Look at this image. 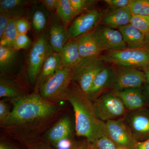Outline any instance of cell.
Here are the masks:
<instances>
[{
  "label": "cell",
  "instance_id": "836d02e7",
  "mask_svg": "<svg viewBox=\"0 0 149 149\" xmlns=\"http://www.w3.org/2000/svg\"><path fill=\"white\" fill-rule=\"evenodd\" d=\"M131 0H105L106 3L111 10L117 9L128 6Z\"/></svg>",
  "mask_w": 149,
  "mask_h": 149
},
{
  "label": "cell",
  "instance_id": "f546056e",
  "mask_svg": "<svg viewBox=\"0 0 149 149\" xmlns=\"http://www.w3.org/2000/svg\"><path fill=\"white\" fill-rule=\"evenodd\" d=\"M128 6L133 15L149 16V0H131Z\"/></svg>",
  "mask_w": 149,
  "mask_h": 149
},
{
  "label": "cell",
  "instance_id": "8d00e7d4",
  "mask_svg": "<svg viewBox=\"0 0 149 149\" xmlns=\"http://www.w3.org/2000/svg\"><path fill=\"white\" fill-rule=\"evenodd\" d=\"M71 137L62 139L58 141L54 146L56 149H71L74 143H73Z\"/></svg>",
  "mask_w": 149,
  "mask_h": 149
},
{
  "label": "cell",
  "instance_id": "cb8c5ba5",
  "mask_svg": "<svg viewBox=\"0 0 149 149\" xmlns=\"http://www.w3.org/2000/svg\"><path fill=\"white\" fill-rule=\"evenodd\" d=\"M18 52L10 47L0 46V72L1 75L8 72L15 65Z\"/></svg>",
  "mask_w": 149,
  "mask_h": 149
},
{
  "label": "cell",
  "instance_id": "f6af8a7d",
  "mask_svg": "<svg viewBox=\"0 0 149 149\" xmlns=\"http://www.w3.org/2000/svg\"><path fill=\"white\" fill-rule=\"evenodd\" d=\"M118 149H125L123 148H118Z\"/></svg>",
  "mask_w": 149,
  "mask_h": 149
},
{
  "label": "cell",
  "instance_id": "7bdbcfd3",
  "mask_svg": "<svg viewBox=\"0 0 149 149\" xmlns=\"http://www.w3.org/2000/svg\"><path fill=\"white\" fill-rule=\"evenodd\" d=\"M146 76V83L149 85V66L143 70Z\"/></svg>",
  "mask_w": 149,
  "mask_h": 149
},
{
  "label": "cell",
  "instance_id": "484cf974",
  "mask_svg": "<svg viewBox=\"0 0 149 149\" xmlns=\"http://www.w3.org/2000/svg\"><path fill=\"white\" fill-rule=\"evenodd\" d=\"M32 3L28 0H1L0 12H17L25 10L26 7Z\"/></svg>",
  "mask_w": 149,
  "mask_h": 149
},
{
  "label": "cell",
  "instance_id": "d6986e66",
  "mask_svg": "<svg viewBox=\"0 0 149 149\" xmlns=\"http://www.w3.org/2000/svg\"><path fill=\"white\" fill-rule=\"evenodd\" d=\"M59 54L60 58V68H65L72 70L82 59L75 39L68 40Z\"/></svg>",
  "mask_w": 149,
  "mask_h": 149
},
{
  "label": "cell",
  "instance_id": "5bb4252c",
  "mask_svg": "<svg viewBox=\"0 0 149 149\" xmlns=\"http://www.w3.org/2000/svg\"><path fill=\"white\" fill-rule=\"evenodd\" d=\"M115 93L128 111L138 110L148 107L142 88L125 89Z\"/></svg>",
  "mask_w": 149,
  "mask_h": 149
},
{
  "label": "cell",
  "instance_id": "60d3db41",
  "mask_svg": "<svg viewBox=\"0 0 149 149\" xmlns=\"http://www.w3.org/2000/svg\"><path fill=\"white\" fill-rule=\"evenodd\" d=\"M142 89H143V93L145 96V97L146 99L149 107V85L145 83Z\"/></svg>",
  "mask_w": 149,
  "mask_h": 149
},
{
  "label": "cell",
  "instance_id": "b9f144b4",
  "mask_svg": "<svg viewBox=\"0 0 149 149\" xmlns=\"http://www.w3.org/2000/svg\"><path fill=\"white\" fill-rule=\"evenodd\" d=\"M71 149H89L88 144L74 143Z\"/></svg>",
  "mask_w": 149,
  "mask_h": 149
},
{
  "label": "cell",
  "instance_id": "f35d334b",
  "mask_svg": "<svg viewBox=\"0 0 149 149\" xmlns=\"http://www.w3.org/2000/svg\"><path fill=\"white\" fill-rule=\"evenodd\" d=\"M134 149H149V139L143 141L136 142Z\"/></svg>",
  "mask_w": 149,
  "mask_h": 149
},
{
  "label": "cell",
  "instance_id": "1f68e13d",
  "mask_svg": "<svg viewBox=\"0 0 149 149\" xmlns=\"http://www.w3.org/2000/svg\"><path fill=\"white\" fill-rule=\"evenodd\" d=\"M31 45V40L27 34H21L18 35L10 47L18 52L20 50L28 49Z\"/></svg>",
  "mask_w": 149,
  "mask_h": 149
},
{
  "label": "cell",
  "instance_id": "d590c367",
  "mask_svg": "<svg viewBox=\"0 0 149 149\" xmlns=\"http://www.w3.org/2000/svg\"><path fill=\"white\" fill-rule=\"evenodd\" d=\"M27 149H56L50 146L40 139L31 142L26 146Z\"/></svg>",
  "mask_w": 149,
  "mask_h": 149
},
{
  "label": "cell",
  "instance_id": "44dd1931",
  "mask_svg": "<svg viewBox=\"0 0 149 149\" xmlns=\"http://www.w3.org/2000/svg\"><path fill=\"white\" fill-rule=\"evenodd\" d=\"M127 47L129 49L145 48V36L132 24H129L118 29Z\"/></svg>",
  "mask_w": 149,
  "mask_h": 149
},
{
  "label": "cell",
  "instance_id": "9a60e30c",
  "mask_svg": "<svg viewBox=\"0 0 149 149\" xmlns=\"http://www.w3.org/2000/svg\"><path fill=\"white\" fill-rule=\"evenodd\" d=\"M49 44L53 52L60 54L68 41L67 29L58 17L51 22L48 33Z\"/></svg>",
  "mask_w": 149,
  "mask_h": 149
},
{
  "label": "cell",
  "instance_id": "4fadbf2b",
  "mask_svg": "<svg viewBox=\"0 0 149 149\" xmlns=\"http://www.w3.org/2000/svg\"><path fill=\"white\" fill-rule=\"evenodd\" d=\"M116 73V69L114 67L105 65L98 73L87 95L91 101L93 102L106 92L112 90Z\"/></svg>",
  "mask_w": 149,
  "mask_h": 149
},
{
  "label": "cell",
  "instance_id": "ab89813d",
  "mask_svg": "<svg viewBox=\"0 0 149 149\" xmlns=\"http://www.w3.org/2000/svg\"><path fill=\"white\" fill-rule=\"evenodd\" d=\"M0 149H19L13 145L7 142L1 141L0 143Z\"/></svg>",
  "mask_w": 149,
  "mask_h": 149
},
{
  "label": "cell",
  "instance_id": "30bf717a",
  "mask_svg": "<svg viewBox=\"0 0 149 149\" xmlns=\"http://www.w3.org/2000/svg\"><path fill=\"white\" fill-rule=\"evenodd\" d=\"M91 34L103 52L127 48L122 34L118 29L100 24L91 32Z\"/></svg>",
  "mask_w": 149,
  "mask_h": 149
},
{
  "label": "cell",
  "instance_id": "e575fe53",
  "mask_svg": "<svg viewBox=\"0 0 149 149\" xmlns=\"http://www.w3.org/2000/svg\"><path fill=\"white\" fill-rule=\"evenodd\" d=\"M11 111L8 104L5 100H2L0 101V123L2 124L4 121L7 118Z\"/></svg>",
  "mask_w": 149,
  "mask_h": 149
},
{
  "label": "cell",
  "instance_id": "6da1fadb",
  "mask_svg": "<svg viewBox=\"0 0 149 149\" xmlns=\"http://www.w3.org/2000/svg\"><path fill=\"white\" fill-rule=\"evenodd\" d=\"M8 100L13 109L1 127L25 146L40 139L39 135L61 113L58 104L46 100L37 92Z\"/></svg>",
  "mask_w": 149,
  "mask_h": 149
},
{
  "label": "cell",
  "instance_id": "d6a6232c",
  "mask_svg": "<svg viewBox=\"0 0 149 149\" xmlns=\"http://www.w3.org/2000/svg\"><path fill=\"white\" fill-rule=\"evenodd\" d=\"M15 25L18 35L27 34L31 28L30 22L24 17L16 18Z\"/></svg>",
  "mask_w": 149,
  "mask_h": 149
},
{
  "label": "cell",
  "instance_id": "277c9868",
  "mask_svg": "<svg viewBox=\"0 0 149 149\" xmlns=\"http://www.w3.org/2000/svg\"><path fill=\"white\" fill-rule=\"evenodd\" d=\"M105 63L121 68L143 69L149 66V49H129L107 51L102 54Z\"/></svg>",
  "mask_w": 149,
  "mask_h": 149
},
{
  "label": "cell",
  "instance_id": "603a6c76",
  "mask_svg": "<svg viewBox=\"0 0 149 149\" xmlns=\"http://www.w3.org/2000/svg\"><path fill=\"white\" fill-rule=\"evenodd\" d=\"M49 12L42 4L34 5L31 13V24L35 32L41 34L45 29L49 21Z\"/></svg>",
  "mask_w": 149,
  "mask_h": 149
},
{
  "label": "cell",
  "instance_id": "4316f807",
  "mask_svg": "<svg viewBox=\"0 0 149 149\" xmlns=\"http://www.w3.org/2000/svg\"><path fill=\"white\" fill-rule=\"evenodd\" d=\"M15 19H12L6 27L1 37H0V46L11 47L18 36L15 25Z\"/></svg>",
  "mask_w": 149,
  "mask_h": 149
},
{
  "label": "cell",
  "instance_id": "8992f818",
  "mask_svg": "<svg viewBox=\"0 0 149 149\" xmlns=\"http://www.w3.org/2000/svg\"><path fill=\"white\" fill-rule=\"evenodd\" d=\"M101 56L82 59L72 70V80L88 95L96 75L105 66Z\"/></svg>",
  "mask_w": 149,
  "mask_h": 149
},
{
  "label": "cell",
  "instance_id": "5b68a950",
  "mask_svg": "<svg viewBox=\"0 0 149 149\" xmlns=\"http://www.w3.org/2000/svg\"><path fill=\"white\" fill-rule=\"evenodd\" d=\"M93 103L96 117L104 122L123 118L128 111L119 97L113 90L104 93Z\"/></svg>",
  "mask_w": 149,
  "mask_h": 149
},
{
  "label": "cell",
  "instance_id": "d4e9b609",
  "mask_svg": "<svg viewBox=\"0 0 149 149\" xmlns=\"http://www.w3.org/2000/svg\"><path fill=\"white\" fill-rule=\"evenodd\" d=\"M56 13L65 27L68 29L70 23L75 17L70 0H58Z\"/></svg>",
  "mask_w": 149,
  "mask_h": 149
},
{
  "label": "cell",
  "instance_id": "52a82bcc",
  "mask_svg": "<svg viewBox=\"0 0 149 149\" xmlns=\"http://www.w3.org/2000/svg\"><path fill=\"white\" fill-rule=\"evenodd\" d=\"M52 52L53 51L49 44L48 34L43 32L33 43L29 51L27 72L30 84H35L47 56Z\"/></svg>",
  "mask_w": 149,
  "mask_h": 149
},
{
  "label": "cell",
  "instance_id": "ba28073f",
  "mask_svg": "<svg viewBox=\"0 0 149 149\" xmlns=\"http://www.w3.org/2000/svg\"><path fill=\"white\" fill-rule=\"evenodd\" d=\"M103 15L102 12L95 8L79 15L68 27V41L91 33L101 24Z\"/></svg>",
  "mask_w": 149,
  "mask_h": 149
},
{
  "label": "cell",
  "instance_id": "e0dca14e",
  "mask_svg": "<svg viewBox=\"0 0 149 149\" xmlns=\"http://www.w3.org/2000/svg\"><path fill=\"white\" fill-rule=\"evenodd\" d=\"M72 126L69 116L60 118L46 132L45 138L54 147L62 139L70 138L72 136Z\"/></svg>",
  "mask_w": 149,
  "mask_h": 149
},
{
  "label": "cell",
  "instance_id": "ffe728a7",
  "mask_svg": "<svg viewBox=\"0 0 149 149\" xmlns=\"http://www.w3.org/2000/svg\"><path fill=\"white\" fill-rule=\"evenodd\" d=\"M82 59L90 58L101 55L103 51L93 38L91 32L75 39Z\"/></svg>",
  "mask_w": 149,
  "mask_h": 149
},
{
  "label": "cell",
  "instance_id": "3957f363",
  "mask_svg": "<svg viewBox=\"0 0 149 149\" xmlns=\"http://www.w3.org/2000/svg\"><path fill=\"white\" fill-rule=\"evenodd\" d=\"M72 81V70L59 68L40 86L38 93L46 100L58 104L66 100Z\"/></svg>",
  "mask_w": 149,
  "mask_h": 149
},
{
  "label": "cell",
  "instance_id": "ee69618b",
  "mask_svg": "<svg viewBox=\"0 0 149 149\" xmlns=\"http://www.w3.org/2000/svg\"><path fill=\"white\" fill-rule=\"evenodd\" d=\"M145 48L149 49V32L145 35Z\"/></svg>",
  "mask_w": 149,
  "mask_h": 149
},
{
  "label": "cell",
  "instance_id": "74e56055",
  "mask_svg": "<svg viewBox=\"0 0 149 149\" xmlns=\"http://www.w3.org/2000/svg\"><path fill=\"white\" fill-rule=\"evenodd\" d=\"M41 3L49 12H56L58 0H42L41 1Z\"/></svg>",
  "mask_w": 149,
  "mask_h": 149
},
{
  "label": "cell",
  "instance_id": "7a4b0ae2",
  "mask_svg": "<svg viewBox=\"0 0 149 149\" xmlns=\"http://www.w3.org/2000/svg\"><path fill=\"white\" fill-rule=\"evenodd\" d=\"M66 100L74 110L77 136L85 137L88 143H92L105 132V122L96 117L93 102L77 85L70 84Z\"/></svg>",
  "mask_w": 149,
  "mask_h": 149
},
{
  "label": "cell",
  "instance_id": "ac0fdd59",
  "mask_svg": "<svg viewBox=\"0 0 149 149\" xmlns=\"http://www.w3.org/2000/svg\"><path fill=\"white\" fill-rule=\"evenodd\" d=\"M59 54L52 52L48 54L35 83V92L38 93L40 86L49 78L60 68Z\"/></svg>",
  "mask_w": 149,
  "mask_h": 149
},
{
  "label": "cell",
  "instance_id": "8fae6325",
  "mask_svg": "<svg viewBox=\"0 0 149 149\" xmlns=\"http://www.w3.org/2000/svg\"><path fill=\"white\" fill-rule=\"evenodd\" d=\"M137 142L149 139V107L127 111L123 117Z\"/></svg>",
  "mask_w": 149,
  "mask_h": 149
},
{
  "label": "cell",
  "instance_id": "f1b7e54d",
  "mask_svg": "<svg viewBox=\"0 0 149 149\" xmlns=\"http://www.w3.org/2000/svg\"><path fill=\"white\" fill-rule=\"evenodd\" d=\"M88 143L89 149H118L119 148L110 139L106 131L94 142Z\"/></svg>",
  "mask_w": 149,
  "mask_h": 149
},
{
  "label": "cell",
  "instance_id": "4dcf8cb0",
  "mask_svg": "<svg viewBox=\"0 0 149 149\" xmlns=\"http://www.w3.org/2000/svg\"><path fill=\"white\" fill-rule=\"evenodd\" d=\"M130 24L139 29L145 36L149 32V16L133 15Z\"/></svg>",
  "mask_w": 149,
  "mask_h": 149
},
{
  "label": "cell",
  "instance_id": "7c38bea8",
  "mask_svg": "<svg viewBox=\"0 0 149 149\" xmlns=\"http://www.w3.org/2000/svg\"><path fill=\"white\" fill-rule=\"evenodd\" d=\"M112 90L115 92L131 88H143L146 82L143 70L136 68L119 67Z\"/></svg>",
  "mask_w": 149,
  "mask_h": 149
},
{
  "label": "cell",
  "instance_id": "7402d4cb",
  "mask_svg": "<svg viewBox=\"0 0 149 149\" xmlns=\"http://www.w3.org/2000/svg\"><path fill=\"white\" fill-rule=\"evenodd\" d=\"M24 88L16 80L3 76L0 79V97L3 98H15L27 95Z\"/></svg>",
  "mask_w": 149,
  "mask_h": 149
},
{
  "label": "cell",
  "instance_id": "83f0119b",
  "mask_svg": "<svg viewBox=\"0 0 149 149\" xmlns=\"http://www.w3.org/2000/svg\"><path fill=\"white\" fill-rule=\"evenodd\" d=\"M75 17L95 9L97 1L95 0H70Z\"/></svg>",
  "mask_w": 149,
  "mask_h": 149
},
{
  "label": "cell",
  "instance_id": "2e32d148",
  "mask_svg": "<svg viewBox=\"0 0 149 149\" xmlns=\"http://www.w3.org/2000/svg\"><path fill=\"white\" fill-rule=\"evenodd\" d=\"M132 15L128 6L111 10L104 14L101 24L113 29H118L130 24Z\"/></svg>",
  "mask_w": 149,
  "mask_h": 149
},
{
  "label": "cell",
  "instance_id": "9c48e42d",
  "mask_svg": "<svg viewBox=\"0 0 149 149\" xmlns=\"http://www.w3.org/2000/svg\"><path fill=\"white\" fill-rule=\"evenodd\" d=\"M108 136L117 146L134 149L136 141L123 118L105 122Z\"/></svg>",
  "mask_w": 149,
  "mask_h": 149
}]
</instances>
